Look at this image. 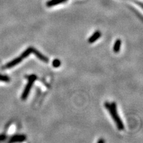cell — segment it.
Instances as JSON below:
<instances>
[{
  "label": "cell",
  "instance_id": "6da1fadb",
  "mask_svg": "<svg viewBox=\"0 0 143 143\" xmlns=\"http://www.w3.org/2000/svg\"><path fill=\"white\" fill-rule=\"evenodd\" d=\"M104 106L105 107L108 111L109 112L110 114L113 118L114 122L116 123L117 128H118L119 131H122L124 130V125L120 117L119 116L118 111H117V106L115 103H105L104 104Z\"/></svg>",
  "mask_w": 143,
  "mask_h": 143
},
{
  "label": "cell",
  "instance_id": "52a82bcc",
  "mask_svg": "<svg viewBox=\"0 0 143 143\" xmlns=\"http://www.w3.org/2000/svg\"><path fill=\"white\" fill-rule=\"evenodd\" d=\"M101 36H102V34H101V32L100 31H98V30L97 31H95L90 37V38L88 39L89 43H90V44L94 43L96 41H97L98 39L100 38V37H101Z\"/></svg>",
  "mask_w": 143,
  "mask_h": 143
},
{
  "label": "cell",
  "instance_id": "9c48e42d",
  "mask_svg": "<svg viewBox=\"0 0 143 143\" xmlns=\"http://www.w3.org/2000/svg\"><path fill=\"white\" fill-rule=\"evenodd\" d=\"M10 81V78L7 75L0 74V81L4 82H9Z\"/></svg>",
  "mask_w": 143,
  "mask_h": 143
},
{
  "label": "cell",
  "instance_id": "4fadbf2b",
  "mask_svg": "<svg viewBox=\"0 0 143 143\" xmlns=\"http://www.w3.org/2000/svg\"><path fill=\"white\" fill-rule=\"evenodd\" d=\"M103 143V142H104V140H103L102 139H100L98 141V143Z\"/></svg>",
  "mask_w": 143,
  "mask_h": 143
},
{
  "label": "cell",
  "instance_id": "30bf717a",
  "mask_svg": "<svg viewBox=\"0 0 143 143\" xmlns=\"http://www.w3.org/2000/svg\"><path fill=\"white\" fill-rule=\"evenodd\" d=\"M52 65L53 66V67H54L56 68L58 67H60V66L61 65V62L58 59H55L53 60Z\"/></svg>",
  "mask_w": 143,
  "mask_h": 143
},
{
  "label": "cell",
  "instance_id": "5b68a950",
  "mask_svg": "<svg viewBox=\"0 0 143 143\" xmlns=\"http://www.w3.org/2000/svg\"><path fill=\"white\" fill-rule=\"evenodd\" d=\"M26 140V137L25 135H15L11 137L9 140V142H23Z\"/></svg>",
  "mask_w": 143,
  "mask_h": 143
},
{
  "label": "cell",
  "instance_id": "8fae6325",
  "mask_svg": "<svg viewBox=\"0 0 143 143\" xmlns=\"http://www.w3.org/2000/svg\"><path fill=\"white\" fill-rule=\"evenodd\" d=\"M130 1L131 2H132V3H134L135 4H138V6H140L141 7H142V3H141V2H139V1H136V0H130Z\"/></svg>",
  "mask_w": 143,
  "mask_h": 143
},
{
  "label": "cell",
  "instance_id": "8992f818",
  "mask_svg": "<svg viewBox=\"0 0 143 143\" xmlns=\"http://www.w3.org/2000/svg\"><path fill=\"white\" fill-rule=\"evenodd\" d=\"M67 1L68 0H49L47 2L46 6L48 7H51L59 5L60 4L64 3Z\"/></svg>",
  "mask_w": 143,
  "mask_h": 143
},
{
  "label": "cell",
  "instance_id": "277c9868",
  "mask_svg": "<svg viewBox=\"0 0 143 143\" xmlns=\"http://www.w3.org/2000/svg\"><path fill=\"white\" fill-rule=\"evenodd\" d=\"M32 53L35 54V56H36V57L39 58V60L43 61V62H45V63H48V57H47L46 56H44L43 54L41 53L38 50H37L36 48H33L32 47Z\"/></svg>",
  "mask_w": 143,
  "mask_h": 143
},
{
  "label": "cell",
  "instance_id": "ba28073f",
  "mask_svg": "<svg viewBox=\"0 0 143 143\" xmlns=\"http://www.w3.org/2000/svg\"><path fill=\"white\" fill-rule=\"evenodd\" d=\"M121 44H122V42L121 39H117V40L115 41V43L113 45V50L114 53H119L121 50Z\"/></svg>",
  "mask_w": 143,
  "mask_h": 143
},
{
  "label": "cell",
  "instance_id": "3957f363",
  "mask_svg": "<svg viewBox=\"0 0 143 143\" xmlns=\"http://www.w3.org/2000/svg\"><path fill=\"white\" fill-rule=\"evenodd\" d=\"M23 59H24V58L20 55L19 57H17V58H15V59H13V60L10 61V62L7 63L4 68H5V69H10V68H12L14 66H15L19 64Z\"/></svg>",
  "mask_w": 143,
  "mask_h": 143
},
{
  "label": "cell",
  "instance_id": "7a4b0ae2",
  "mask_svg": "<svg viewBox=\"0 0 143 143\" xmlns=\"http://www.w3.org/2000/svg\"><path fill=\"white\" fill-rule=\"evenodd\" d=\"M28 78V82L26 85L25 88L23 90V93L22 94V96H21V98H22V100H25L27 98L29 94L30 93V91L31 90V88L32 87L33 84H34L35 81L36 80L37 76L35 75H31L27 77Z\"/></svg>",
  "mask_w": 143,
  "mask_h": 143
},
{
  "label": "cell",
  "instance_id": "7c38bea8",
  "mask_svg": "<svg viewBox=\"0 0 143 143\" xmlns=\"http://www.w3.org/2000/svg\"><path fill=\"white\" fill-rule=\"evenodd\" d=\"M7 137L5 135H0V141H4L6 139Z\"/></svg>",
  "mask_w": 143,
  "mask_h": 143
}]
</instances>
